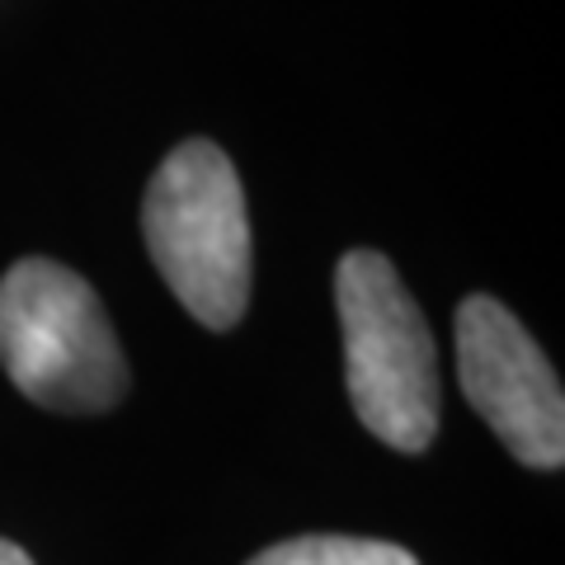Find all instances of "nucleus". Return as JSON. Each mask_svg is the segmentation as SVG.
Masks as SVG:
<instances>
[{
  "label": "nucleus",
  "mask_w": 565,
  "mask_h": 565,
  "mask_svg": "<svg viewBox=\"0 0 565 565\" xmlns=\"http://www.w3.org/2000/svg\"><path fill=\"white\" fill-rule=\"evenodd\" d=\"M0 367L29 401L62 415L109 411L128 363L95 288L57 259H20L0 278Z\"/></svg>",
  "instance_id": "obj_2"
},
{
  "label": "nucleus",
  "mask_w": 565,
  "mask_h": 565,
  "mask_svg": "<svg viewBox=\"0 0 565 565\" xmlns=\"http://www.w3.org/2000/svg\"><path fill=\"white\" fill-rule=\"evenodd\" d=\"M0 565H33V561H29V552H20L14 542L0 537Z\"/></svg>",
  "instance_id": "obj_6"
},
{
  "label": "nucleus",
  "mask_w": 565,
  "mask_h": 565,
  "mask_svg": "<svg viewBox=\"0 0 565 565\" xmlns=\"http://www.w3.org/2000/svg\"><path fill=\"white\" fill-rule=\"evenodd\" d=\"M245 565H419V561L396 542L316 533V537L278 542V546L259 552L255 561H245Z\"/></svg>",
  "instance_id": "obj_5"
},
{
  "label": "nucleus",
  "mask_w": 565,
  "mask_h": 565,
  "mask_svg": "<svg viewBox=\"0 0 565 565\" xmlns=\"http://www.w3.org/2000/svg\"><path fill=\"white\" fill-rule=\"evenodd\" d=\"M156 269L184 311L207 330H232L250 307V217L236 166L193 137L174 147L141 203Z\"/></svg>",
  "instance_id": "obj_1"
},
{
  "label": "nucleus",
  "mask_w": 565,
  "mask_h": 565,
  "mask_svg": "<svg viewBox=\"0 0 565 565\" xmlns=\"http://www.w3.org/2000/svg\"><path fill=\"white\" fill-rule=\"evenodd\" d=\"M344 382L367 429L396 452H424L438 429V353L424 311L377 250H349L334 269Z\"/></svg>",
  "instance_id": "obj_3"
},
{
  "label": "nucleus",
  "mask_w": 565,
  "mask_h": 565,
  "mask_svg": "<svg viewBox=\"0 0 565 565\" xmlns=\"http://www.w3.org/2000/svg\"><path fill=\"white\" fill-rule=\"evenodd\" d=\"M457 377L476 415L523 467L552 471L565 462V396L556 367L519 316L486 292L457 307Z\"/></svg>",
  "instance_id": "obj_4"
}]
</instances>
